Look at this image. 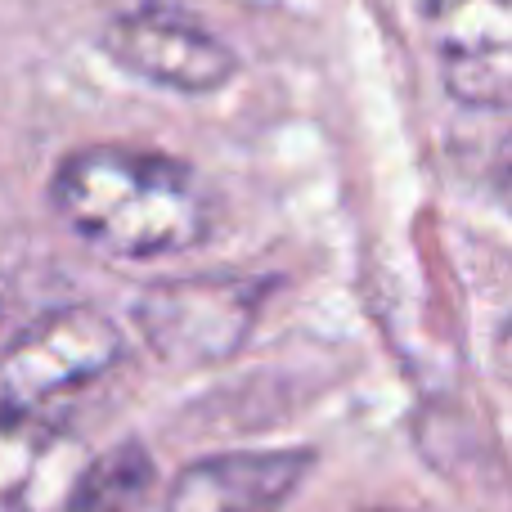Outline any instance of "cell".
Returning a JSON list of instances; mask_svg holds the SVG:
<instances>
[{"mask_svg":"<svg viewBox=\"0 0 512 512\" xmlns=\"http://www.w3.org/2000/svg\"><path fill=\"white\" fill-rule=\"evenodd\" d=\"M59 221L113 261L189 252L212 234V194L189 162L131 144H90L59 162L50 185Z\"/></svg>","mask_w":512,"mask_h":512,"instance_id":"6da1fadb","label":"cell"},{"mask_svg":"<svg viewBox=\"0 0 512 512\" xmlns=\"http://www.w3.org/2000/svg\"><path fill=\"white\" fill-rule=\"evenodd\" d=\"M270 283L248 274H194L162 279L135 301V328L171 369L225 364L248 346Z\"/></svg>","mask_w":512,"mask_h":512,"instance_id":"7a4b0ae2","label":"cell"},{"mask_svg":"<svg viewBox=\"0 0 512 512\" xmlns=\"http://www.w3.org/2000/svg\"><path fill=\"white\" fill-rule=\"evenodd\" d=\"M122 360V328L95 306H63L14 337L0 360V414H50Z\"/></svg>","mask_w":512,"mask_h":512,"instance_id":"3957f363","label":"cell"},{"mask_svg":"<svg viewBox=\"0 0 512 512\" xmlns=\"http://www.w3.org/2000/svg\"><path fill=\"white\" fill-rule=\"evenodd\" d=\"M104 54L140 81L180 90V95H212V90L230 86L239 72V54L221 36L198 27L194 18L167 14V9L117 14L104 27Z\"/></svg>","mask_w":512,"mask_h":512,"instance_id":"277c9868","label":"cell"},{"mask_svg":"<svg viewBox=\"0 0 512 512\" xmlns=\"http://www.w3.org/2000/svg\"><path fill=\"white\" fill-rule=\"evenodd\" d=\"M441 81L459 104L504 113L512 90V0H427Z\"/></svg>","mask_w":512,"mask_h":512,"instance_id":"5b68a950","label":"cell"},{"mask_svg":"<svg viewBox=\"0 0 512 512\" xmlns=\"http://www.w3.org/2000/svg\"><path fill=\"white\" fill-rule=\"evenodd\" d=\"M306 450H230L189 463L167 512H279L310 472Z\"/></svg>","mask_w":512,"mask_h":512,"instance_id":"8992f818","label":"cell"},{"mask_svg":"<svg viewBox=\"0 0 512 512\" xmlns=\"http://www.w3.org/2000/svg\"><path fill=\"white\" fill-rule=\"evenodd\" d=\"M86 454L45 414H0V512H59Z\"/></svg>","mask_w":512,"mask_h":512,"instance_id":"52a82bcc","label":"cell"},{"mask_svg":"<svg viewBox=\"0 0 512 512\" xmlns=\"http://www.w3.org/2000/svg\"><path fill=\"white\" fill-rule=\"evenodd\" d=\"M149 486L153 459L144 454V445H117V450L81 463L59 512H140Z\"/></svg>","mask_w":512,"mask_h":512,"instance_id":"ba28073f","label":"cell"}]
</instances>
